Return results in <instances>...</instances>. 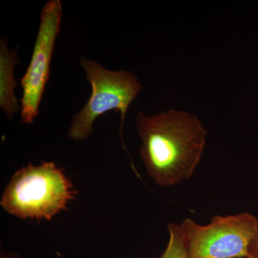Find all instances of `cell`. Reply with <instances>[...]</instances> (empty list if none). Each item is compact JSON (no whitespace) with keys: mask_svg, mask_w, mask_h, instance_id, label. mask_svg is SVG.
I'll use <instances>...</instances> for the list:
<instances>
[{"mask_svg":"<svg viewBox=\"0 0 258 258\" xmlns=\"http://www.w3.org/2000/svg\"><path fill=\"white\" fill-rule=\"evenodd\" d=\"M187 258H245L258 233V220L249 213L212 217L208 225L186 218L180 225Z\"/></svg>","mask_w":258,"mask_h":258,"instance_id":"cell-4","label":"cell"},{"mask_svg":"<svg viewBox=\"0 0 258 258\" xmlns=\"http://www.w3.org/2000/svg\"><path fill=\"white\" fill-rule=\"evenodd\" d=\"M1 258H20L18 257L15 253H12V252H9V253H5L2 254Z\"/></svg>","mask_w":258,"mask_h":258,"instance_id":"cell-9","label":"cell"},{"mask_svg":"<svg viewBox=\"0 0 258 258\" xmlns=\"http://www.w3.org/2000/svg\"><path fill=\"white\" fill-rule=\"evenodd\" d=\"M20 63L17 50L8 48V39L3 37L0 41V107L8 118H13L20 110L15 96L17 82L14 71Z\"/></svg>","mask_w":258,"mask_h":258,"instance_id":"cell-6","label":"cell"},{"mask_svg":"<svg viewBox=\"0 0 258 258\" xmlns=\"http://www.w3.org/2000/svg\"><path fill=\"white\" fill-rule=\"evenodd\" d=\"M77 191L55 163L42 161L19 169L3 191L0 205L23 220H50L76 198Z\"/></svg>","mask_w":258,"mask_h":258,"instance_id":"cell-2","label":"cell"},{"mask_svg":"<svg viewBox=\"0 0 258 258\" xmlns=\"http://www.w3.org/2000/svg\"><path fill=\"white\" fill-rule=\"evenodd\" d=\"M62 5L60 0H50L40 13V23L31 60L20 81L23 96L20 100V120L30 124L38 115L47 81L56 40L60 30Z\"/></svg>","mask_w":258,"mask_h":258,"instance_id":"cell-5","label":"cell"},{"mask_svg":"<svg viewBox=\"0 0 258 258\" xmlns=\"http://www.w3.org/2000/svg\"><path fill=\"white\" fill-rule=\"evenodd\" d=\"M169 240L160 258H187L184 236L180 225L168 223Z\"/></svg>","mask_w":258,"mask_h":258,"instance_id":"cell-7","label":"cell"},{"mask_svg":"<svg viewBox=\"0 0 258 258\" xmlns=\"http://www.w3.org/2000/svg\"><path fill=\"white\" fill-rule=\"evenodd\" d=\"M79 63L92 92L86 104L71 120L68 137L75 142L86 140L92 134L93 125L97 118L112 110L120 112L121 136L127 111L142 91V83L133 72L111 71L84 56Z\"/></svg>","mask_w":258,"mask_h":258,"instance_id":"cell-3","label":"cell"},{"mask_svg":"<svg viewBox=\"0 0 258 258\" xmlns=\"http://www.w3.org/2000/svg\"><path fill=\"white\" fill-rule=\"evenodd\" d=\"M245 258H258V233L249 244L248 255Z\"/></svg>","mask_w":258,"mask_h":258,"instance_id":"cell-8","label":"cell"},{"mask_svg":"<svg viewBox=\"0 0 258 258\" xmlns=\"http://www.w3.org/2000/svg\"><path fill=\"white\" fill-rule=\"evenodd\" d=\"M135 121L142 140L141 157L154 182L167 187L189 179L206 144L208 132L200 118L169 109L152 115L139 111Z\"/></svg>","mask_w":258,"mask_h":258,"instance_id":"cell-1","label":"cell"}]
</instances>
